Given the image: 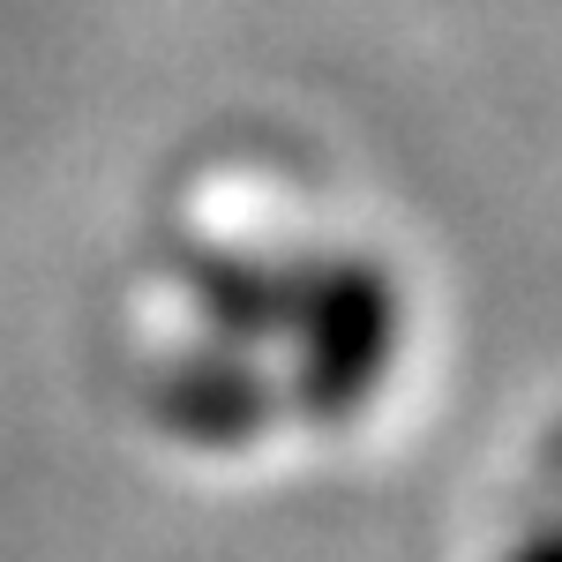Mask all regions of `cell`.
Instances as JSON below:
<instances>
[{
  "label": "cell",
  "instance_id": "cell-1",
  "mask_svg": "<svg viewBox=\"0 0 562 562\" xmlns=\"http://www.w3.org/2000/svg\"><path fill=\"white\" fill-rule=\"evenodd\" d=\"M301 390L315 413H352L375 375H383L390 346H397V301L368 262H338L307 285L301 315Z\"/></svg>",
  "mask_w": 562,
  "mask_h": 562
},
{
  "label": "cell",
  "instance_id": "cell-2",
  "mask_svg": "<svg viewBox=\"0 0 562 562\" xmlns=\"http://www.w3.org/2000/svg\"><path fill=\"white\" fill-rule=\"evenodd\" d=\"M503 562H562V518H548L540 532H525V540H518Z\"/></svg>",
  "mask_w": 562,
  "mask_h": 562
}]
</instances>
